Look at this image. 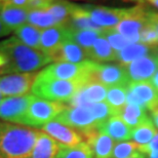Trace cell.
<instances>
[{"mask_svg": "<svg viewBox=\"0 0 158 158\" xmlns=\"http://www.w3.org/2000/svg\"><path fill=\"white\" fill-rule=\"evenodd\" d=\"M4 100V98H3V94H1V91H0V104L2 103V101Z\"/></svg>", "mask_w": 158, "mask_h": 158, "instance_id": "45", "label": "cell"}, {"mask_svg": "<svg viewBox=\"0 0 158 158\" xmlns=\"http://www.w3.org/2000/svg\"><path fill=\"white\" fill-rule=\"evenodd\" d=\"M67 107L68 105L63 103L50 102L36 97L31 103L26 114L19 122V125L41 128L46 123L55 120L65 109H67Z\"/></svg>", "mask_w": 158, "mask_h": 158, "instance_id": "5", "label": "cell"}, {"mask_svg": "<svg viewBox=\"0 0 158 158\" xmlns=\"http://www.w3.org/2000/svg\"><path fill=\"white\" fill-rule=\"evenodd\" d=\"M27 23L38 28L40 30H45L58 26H65V25L60 24L45 9H33V10H29Z\"/></svg>", "mask_w": 158, "mask_h": 158, "instance_id": "28", "label": "cell"}, {"mask_svg": "<svg viewBox=\"0 0 158 158\" xmlns=\"http://www.w3.org/2000/svg\"><path fill=\"white\" fill-rule=\"evenodd\" d=\"M103 36L108 41L109 44L111 45L112 48L114 49V52L116 53L119 52L120 50H122L123 48H125L129 44H131L125 37H123L121 34L118 33L115 29H107L105 32H104Z\"/></svg>", "mask_w": 158, "mask_h": 158, "instance_id": "34", "label": "cell"}, {"mask_svg": "<svg viewBox=\"0 0 158 158\" xmlns=\"http://www.w3.org/2000/svg\"><path fill=\"white\" fill-rule=\"evenodd\" d=\"M67 26L72 30H89V31H96V32H100V33H104L107 30L99 27L91 21L89 15L87 14L86 9L84 7V5H77V4L74 5Z\"/></svg>", "mask_w": 158, "mask_h": 158, "instance_id": "22", "label": "cell"}, {"mask_svg": "<svg viewBox=\"0 0 158 158\" xmlns=\"http://www.w3.org/2000/svg\"><path fill=\"white\" fill-rule=\"evenodd\" d=\"M108 87L98 81H90L68 102L69 107H83L94 103L106 102Z\"/></svg>", "mask_w": 158, "mask_h": 158, "instance_id": "14", "label": "cell"}, {"mask_svg": "<svg viewBox=\"0 0 158 158\" xmlns=\"http://www.w3.org/2000/svg\"><path fill=\"white\" fill-rule=\"evenodd\" d=\"M148 21L155 27L157 34H158V12L148 9Z\"/></svg>", "mask_w": 158, "mask_h": 158, "instance_id": "38", "label": "cell"}, {"mask_svg": "<svg viewBox=\"0 0 158 158\" xmlns=\"http://www.w3.org/2000/svg\"><path fill=\"white\" fill-rule=\"evenodd\" d=\"M122 67L127 75L129 82L148 81L149 79H152L158 71V59L152 52V55L141 58Z\"/></svg>", "mask_w": 158, "mask_h": 158, "instance_id": "11", "label": "cell"}, {"mask_svg": "<svg viewBox=\"0 0 158 158\" xmlns=\"http://www.w3.org/2000/svg\"><path fill=\"white\" fill-rule=\"evenodd\" d=\"M74 5V3L67 1H49L48 5L44 9L48 11L61 25H67Z\"/></svg>", "mask_w": 158, "mask_h": 158, "instance_id": "30", "label": "cell"}, {"mask_svg": "<svg viewBox=\"0 0 158 158\" xmlns=\"http://www.w3.org/2000/svg\"><path fill=\"white\" fill-rule=\"evenodd\" d=\"M50 62L49 56L24 45L15 36L0 42V76L34 72Z\"/></svg>", "mask_w": 158, "mask_h": 158, "instance_id": "1", "label": "cell"}, {"mask_svg": "<svg viewBox=\"0 0 158 158\" xmlns=\"http://www.w3.org/2000/svg\"><path fill=\"white\" fill-rule=\"evenodd\" d=\"M127 103L135 104L151 112L158 107V91L150 81L129 82Z\"/></svg>", "mask_w": 158, "mask_h": 158, "instance_id": "9", "label": "cell"}, {"mask_svg": "<svg viewBox=\"0 0 158 158\" xmlns=\"http://www.w3.org/2000/svg\"><path fill=\"white\" fill-rule=\"evenodd\" d=\"M157 134V128L149 117L146 121H144L143 123H141L140 125H138L137 127L132 129L131 140L137 145L145 146V145L149 144Z\"/></svg>", "mask_w": 158, "mask_h": 158, "instance_id": "27", "label": "cell"}, {"mask_svg": "<svg viewBox=\"0 0 158 158\" xmlns=\"http://www.w3.org/2000/svg\"><path fill=\"white\" fill-rule=\"evenodd\" d=\"M10 33H11L10 31L3 25L1 20H0V38H1V37H4V36H7L8 34H10Z\"/></svg>", "mask_w": 158, "mask_h": 158, "instance_id": "40", "label": "cell"}, {"mask_svg": "<svg viewBox=\"0 0 158 158\" xmlns=\"http://www.w3.org/2000/svg\"><path fill=\"white\" fill-rule=\"evenodd\" d=\"M127 158H146V155L142 154L141 152H137V153H135L134 155L129 156V157H127Z\"/></svg>", "mask_w": 158, "mask_h": 158, "instance_id": "42", "label": "cell"}, {"mask_svg": "<svg viewBox=\"0 0 158 158\" xmlns=\"http://www.w3.org/2000/svg\"><path fill=\"white\" fill-rule=\"evenodd\" d=\"M56 158H94V153L88 144L82 142L72 148L63 147Z\"/></svg>", "mask_w": 158, "mask_h": 158, "instance_id": "32", "label": "cell"}, {"mask_svg": "<svg viewBox=\"0 0 158 158\" xmlns=\"http://www.w3.org/2000/svg\"><path fill=\"white\" fill-rule=\"evenodd\" d=\"M151 5H153V6H155V7L158 8V0H151V1L149 2Z\"/></svg>", "mask_w": 158, "mask_h": 158, "instance_id": "43", "label": "cell"}, {"mask_svg": "<svg viewBox=\"0 0 158 158\" xmlns=\"http://www.w3.org/2000/svg\"><path fill=\"white\" fill-rule=\"evenodd\" d=\"M3 3H4V1H0V10H1L2 6H3Z\"/></svg>", "mask_w": 158, "mask_h": 158, "instance_id": "46", "label": "cell"}, {"mask_svg": "<svg viewBox=\"0 0 158 158\" xmlns=\"http://www.w3.org/2000/svg\"><path fill=\"white\" fill-rule=\"evenodd\" d=\"M85 139V143L91 148L94 158H112L115 142L107 135L98 129L81 134Z\"/></svg>", "mask_w": 158, "mask_h": 158, "instance_id": "17", "label": "cell"}, {"mask_svg": "<svg viewBox=\"0 0 158 158\" xmlns=\"http://www.w3.org/2000/svg\"><path fill=\"white\" fill-rule=\"evenodd\" d=\"M98 131L110 137L114 142H127L131 140L132 129L123 121L120 115L110 117L98 127Z\"/></svg>", "mask_w": 158, "mask_h": 158, "instance_id": "19", "label": "cell"}, {"mask_svg": "<svg viewBox=\"0 0 158 158\" xmlns=\"http://www.w3.org/2000/svg\"><path fill=\"white\" fill-rule=\"evenodd\" d=\"M70 31H71V40H73L82 49H84L85 52H87L93 47L94 42L104 34V33L96 32V31H89V30L70 29Z\"/></svg>", "mask_w": 158, "mask_h": 158, "instance_id": "31", "label": "cell"}, {"mask_svg": "<svg viewBox=\"0 0 158 158\" xmlns=\"http://www.w3.org/2000/svg\"><path fill=\"white\" fill-rule=\"evenodd\" d=\"M38 73H15L0 76V91L3 96L20 97L29 94Z\"/></svg>", "mask_w": 158, "mask_h": 158, "instance_id": "8", "label": "cell"}, {"mask_svg": "<svg viewBox=\"0 0 158 158\" xmlns=\"http://www.w3.org/2000/svg\"><path fill=\"white\" fill-rule=\"evenodd\" d=\"M93 80H61L37 75L32 86V94L50 102H69L88 82Z\"/></svg>", "mask_w": 158, "mask_h": 158, "instance_id": "3", "label": "cell"}, {"mask_svg": "<svg viewBox=\"0 0 158 158\" xmlns=\"http://www.w3.org/2000/svg\"><path fill=\"white\" fill-rule=\"evenodd\" d=\"M151 120H152L153 124L155 125V127L158 129V107L151 111Z\"/></svg>", "mask_w": 158, "mask_h": 158, "instance_id": "39", "label": "cell"}, {"mask_svg": "<svg viewBox=\"0 0 158 158\" xmlns=\"http://www.w3.org/2000/svg\"><path fill=\"white\" fill-rule=\"evenodd\" d=\"M128 86H114L108 88L106 103L111 108L113 115H121L127 104Z\"/></svg>", "mask_w": 158, "mask_h": 158, "instance_id": "25", "label": "cell"}, {"mask_svg": "<svg viewBox=\"0 0 158 158\" xmlns=\"http://www.w3.org/2000/svg\"><path fill=\"white\" fill-rule=\"evenodd\" d=\"M86 108L89 110L90 113L93 114L94 118L98 124V127H99L101 124H103L104 122H106L110 117L114 116L111 108H110L109 105L106 102L90 104Z\"/></svg>", "mask_w": 158, "mask_h": 158, "instance_id": "33", "label": "cell"}, {"mask_svg": "<svg viewBox=\"0 0 158 158\" xmlns=\"http://www.w3.org/2000/svg\"><path fill=\"white\" fill-rule=\"evenodd\" d=\"M97 63L90 60L82 63H53L48 65L38 75L43 77H49L61 80H94V74L96 71Z\"/></svg>", "mask_w": 158, "mask_h": 158, "instance_id": "4", "label": "cell"}, {"mask_svg": "<svg viewBox=\"0 0 158 158\" xmlns=\"http://www.w3.org/2000/svg\"><path fill=\"white\" fill-rule=\"evenodd\" d=\"M148 23V9L144 5L139 4L131 8H126V14L115 30L125 37L131 43L140 42V35Z\"/></svg>", "mask_w": 158, "mask_h": 158, "instance_id": "6", "label": "cell"}, {"mask_svg": "<svg viewBox=\"0 0 158 158\" xmlns=\"http://www.w3.org/2000/svg\"><path fill=\"white\" fill-rule=\"evenodd\" d=\"M138 151L144 155H147L148 158H158V134L148 145H138Z\"/></svg>", "mask_w": 158, "mask_h": 158, "instance_id": "37", "label": "cell"}, {"mask_svg": "<svg viewBox=\"0 0 158 158\" xmlns=\"http://www.w3.org/2000/svg\"><path fill=\"white\" fill-rule=\"evenodd\" d=\"M38 131L0 122V158H31Z\"/></svg>", "mask_w": 158, "mask_h": 158, "instance_id": "2", "label": "cell"}, {"mask_svg": "<svg viewBox=\"0 0 158 158\" xmlns=\"http://www.w3.org/2000/svg\"><path fill=\"white\" fill-rule=\"evenodd\" d=\"M94 80L104 84L108 88L114 86H128L129 84L127 75L120 65L97 64Z\"/></svg>", "mask_w": 158, "mask_h": 158, "instance_id": "13", "label": "cell"}, {"mask_svg": "<svg viewBox=\"0 0 158 158\" xmlns=\"http://www.w3.org/2000/svg\"><path fill=\"white\" fill-rule=\"evenodd\" d=\"M153 47L147 46L143 43H131L117 52L116 61L119 62V65L125 66L131 63L137 61V60L144 58V56H150V52H153Z\"/></svg>", "mask_w": 158, "mask_h": 158, "instance_id": "24", "label": "cell"}, {"mask_svg": "<svg viewBox=\"0 0 158 158\" xmlns=\"http://www.w3.org/2000/svg\"><path fill=\"white\" fill-rule=\"evenodd\" d=\"M137 152L138 145L134 142H120L115 145L112 158H127Z\"/></svg>", "mask_w": 158, "mask_h": 158, "instance_id": "35", "label": "cell"}, {"mask_svg": "<svg viewBox=\"0 0 158 158\" xmlns=\"http://www.w3.org/2000/svg\"><path fill=\"white\" fill-rule=\"evenodd\" d=\"M28 14H29V10L27 8L8 5L4 1L0 10V20L10 32H15L19 28L27 24Z\"/></svg>", "mask_w": 158, "mask_h": 158, "instance_id": "20", "label": "cell"}, {"mask_svg": "<svg viewBox=\"0 0 158 158\" xmlns=\"http://www.w3.org/2000/svg\"><path fill=\"white\" fill-rule=\"evenodd\" d=\"M52 62L56 63H82L86 61L87 56L84 49H82L73 40L65 41L56 52L49 56Z\"/></svg>", "mask_w": 158, "mask_h": 158, "instance_id": "18", "label": "cell"}, {"mask_svg": "<svg viewBox=\"0 0 158 158\" xmlns=\"http://www.w3.org/2000/svg\"><path fill=\"white\" fill-rule=\"evenodd\" d=\"M91 21L103 29H115L126 14V8L84 5Z\"/></svg>", "mask_w": 158, "mask_h": 158, "instance_id": "12", "label": "cell"}, {"mask_svg": "<svg viewBox=\"0 0 158 158\" xmlns=\"http://www.w3.org/2000/svg\"><path fill=\"white\" fill-rule=\"evenodd\" d=\"M87 59L90 60L97 64H102L105 62H113L116 61L117 53L114 52L111 45L103 35L98 39L93 47L86 52Z\"/></svg>", "mask_w": 158, "mask_h": 158, "instance_id": "23", "label": "cell"}, {"mask_svg": "<svg viewBox=\"0 0 158 158\" xmlns=\"http://www.w3.org/2000/svg\"><path fill=\"white\" fill-rule=\"evenodd\" d=\"M35 98L36 97L32 94L20 97L4 98L0 104V119L19 124Z\"/></svg>", "mask_w": 158, "mask_h": 158, "instance_id": "10", "label": "cell"}, {"mask_svg": "<svg viewBox=\"0 0 158 158\" xmlns=\"http://www.w3.org/2000/svg\"><path fill=\"white\" fill-rule=\"evenodd\" d=\"M153 55L156 56V58L158 59V46H156L155 48L153 49Z\"/></svg>", "mask_w": 158, "mask_h": 158, "instance_id": "44", "label": "cell"}, {"mask_svg": "<svg viewBox=\"0 0 158 158\" xmlns=\"http://www.w3.org/2000/svg\"><path fill=\"white\" fill-rule=\"evenodd\" d=\"M55 120L78 131L80 134L98 128V124L93 114L83 107H67Z\"/></svg>", "mask_w": 158, "mask_h": 158, "instance_id": "7", "label": "cell"}, {"mask_svg": "<svg viewBox=\"0 0 158 158\" xmlns=\"http://www.w3.org/2000/svg\"><path fill=\"white\" fill-rule=\"evenodd\" d=\"M42 131L53 138L56 142H59L63 147L72 148L82 143V135L75 129L69 126L62 124L56 120H52L45 125H43Z\"/></svg>", "mask_w": 158, "mask_h": 158, "instance_id": "15", "label": "cell"}, {"mask_svg": "<svg viewBox=\"0 0 158 158\" xmlns=\"http://www.w3.org/2000/svg\"><path fill=\"white\" fill-rule=\"evenodd\" d=\"M41 32L42 30L27 23L15 31V37L24 45L30 47V48L40 50Z\"/></svg>", "mask_w": 158, "mask_h": 158, "instance_id": "26", "label": "cell"}, {"mask_svg": "<svg viewBox=\"0 0 158 158\" xmlns=\"http://www.w3.org/2000/svg\"><path fill=\"white\" fill-rule=\"evenodd\" d=\"M151 83L153 84V86L155 87V89L158 91V71L155 73V75L151 79Z\"/></svg>", "mask_w": 158, "mask_h": 158, "instance_id": "41", "label": "cell"}, {"mask_svg": "<svg viewBox=\"0 0 158 158\" xmlns=\"http://www.w3.org/2000/svg\"><path fill=\"white\" fill-rule=\"evenodd\" d=\"M121 118L123 119L126 124H127L131 129L137 127L141 123L149 118L147 114V110L143 107L135 105V104H126L125 108L123 109L121 113Z\"/></svg>", "mask_w": 158, "mask_h": 158, "instance_id": "29", "label": "cell"}, {"mask_svg": "<svg viewBox=\"0 0 158 158\" xmlns=\"http://www.w3.org/2000/svg\"><path fill=\"white\" fill-rule=\"evenodd\" d=\"M63 146L59 142L42 131H38V137L31 158H56Z\"/></svg>", "mask_w": 158, "mask_h": 158, "instance_id": "21", "label": "cell"}, {"mask_svg": "<svg viewBox=\"0 0 158 158\" xmlns=\"http://www.w3.org/2000/svg\"><path fill=\"white\" fill-rule=\"evenodd\" d=\"M140 43H143L145 45L155 48L158 46V34L155 27L148 21L147 25L145 26L143 31L140 35Z\"/></svg>", "mask_w": 158, "mask_h": 158, "instance_id": "36", "label": "cell"}, {"mask_svg": "<svg viewBox=\"0 0 158 158\" xmlns=\"http://www.w3.org/2000/svg\"><path fill=\"white\" fill-rule=\"evenodd\" d=\"M69 39H71V31L67 25L42 30L40 37V52L50 56Z\"/></svg>", "mask_w": 158, "mask_h": 158, "instance_id": "16", "label": "cell"}]
</instances>
